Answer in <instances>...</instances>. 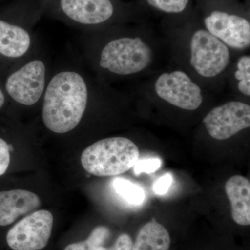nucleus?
Here are the masks:
<instances>
[{"mask_svg": "<svg viewBox=\"0 0 250 250\" xmlns=\"http://www.w3.org/2000/svg\"><path fill=\"white\" fill-rule=\"evenodd\" d=\"M88 102V89L83 77L75 72L57 74L47 85L42 120L46 127L65 134L80 123Z\"/></svg>", "mask_w": 250, "mask_h": 250, "instance_id": "obj_1", "label": "nucleus"}, {"mask_svg": "<svg viewBox=\"0 0 250 250\" xmlns=\"http://www.w3.org/2000/svg\"><path fill=\"white\" fill-rule=\"evenodd\" d=\"M139 149L124 137L102 139L85 148L81 162L87 172L98 177H111L126 172L139 160Z\"/></svg>", "mask_w": 250, "mask_h": 250, "instance_id": "obj_2", "label": "nucleus"}, {"mask_svg": "<svg viewBox=\"0 0 250 250\" xmlns=\"http://www.w3.org/2000/svg\"><path fill=\"white\" fill-rule=\"evenodd\" d=\"M152 60V50L142 39L121 38L104 47L100 65L117 75H129L143 71Z\"/></svg>", "mask_w": 250, "mask_h": 250, "instance_id": "obj_3", "label": "nucleus"}, {"mask_svg": "<svg viewBox=\"0 0 250 250\" xmlns=\"http://www.w3.org/2000/svg\"><path fill=\"white\" fill-rule=\"evenodd\" d=\"M229 62V49L218 38L203 29L193 34L190 42V63L199 75L217 76Z\"/></svg>", "mask_w": 250, "mask_h": 250, "instance_id": "obj_4", "label": "nucleus"}, {"mask_svg": "<svg viewBox=\"0 0 250 250\" xmlns=\"http://www.w3.org/2000/svg\"><path fill=\"white\" fill-rule=\"evenodd\" d=\"M53 226V215L47 210L31 213L18 222L6 235L13 250H41L48 243Z\"/></svg>", "mask_w": 250, "mask_h": 250, "instance_id": "obj_5", "label": "nucleus"}, {"mask_svg": "<svg viewBox=\"0 0 250 250\" xmlns=\"http://www.w3.org/2000/svg\"><path fill=\"white\" fill-rule=\"evenodd\" d=\"M155 90L167 103L188 111L197 109L203 101L201 88L182 71L162 74L156 80Z\"/></svg>", "mask_w": 250, "mask_h": 250, "instance_id": "obj_6", "label": "nucleus"}, {"mask_svg": "<svg viewBox=\"0 0 250 250\" xmlns=\"http://www.w3.org/2000/svg\"><path fill=\"white\" fill-rule=\"evenodd\" d=\"M212 138L226 140L250 126V106L241 102H229L211 110L204 118Z\"/></svg>", "mask_w": 250, "mask_h": 250, "instance_id": "obj_7", "label": "nucleus"}, {"mask_svg": "<svg viewBox=\"0 0 250 250\" xmlns=\"http://www.w3.org/2000/svg\"><path fill=\"white\" fill-rule=\"evenodd\" d=\"M45 85V66L40 60L28 62L8 78L6 89L15 101L31 106L43 93Z\"/></svg>", "mask_w": 250, "mask_h": 250, "instance_id": "obj_8", "label": "nucleus"}, {"mask_svg": "<svg viewBox=\"0 0 250 250\" xmlns=\"http://www.w3.org/2000/svg\"><path fill=\"white\" fill-rule=\"evenodd\" d=\"M207 31L227 46L236 49L250 45V24L245 18L222 11H213L205 20Z\"/></svg>", "mask_w": 250, "mask_h": 250, "instance_id": "obj_9", "label": "nucleus"}, {"mask_svg": "<svg viewBox=\"0 0 250 250\" xmlns=\"http://www.w3.org/2000/svg\"><path fill=\"white\" fill-rule=\"evenodd\" d=\"M61 6L70 19L84 24L105 22L113 13L109 0H61Z\"/></svg>", "mask_w": 250, "mask_h": 250, "instance_id": "obj_10", "label": "nucleus"}, {"mask_svg": "<svg viewBox=\"0 0 250 250\" xmlns=\"http://www.w3.org/2000/svg\"><path fill=\"white\" fill-rule=\"evenodd\" d=\"M41 205L36 194L29 190H7L0 192V226L14 223L21 215L27 214Z\"/></svg>", "mask_w": 250, "mask_h": 250, "instance_id": "obj_11", "label": "nucleus"}, {"mask_svg": "<svg viewBox=\"0 0 250 250\" xmlns=\"http://www.w3.org/2000/svg\"><path fill=\"white\" fill-rule=\"evenodd\" d=\"M225 191L231 206L233 221L241 226L250 225V182L241 175L233 176L225 184Z\"/></svg>", "mask_w": 250, "mask_h": 250, "instance_id": "obj_12", "label": "nucleus"}, {"mask_svg": "<svg viewBox=\"0 0 250 250\" xmlns=\"http://www.w3.org/2000/svg\"><path fill=\"white\" fill-rule=\"evenodd\" d=\"M30 36L18 26L0 21V54L9 57H22L30 47Z\"/></svg>", "mask_w": 250, "mask_h": 250, "instance_id": "obj_13", "label": "nucleus"}, {"mask_svg": "<svg viewBox=\"0 0 250 250\" xmlns=\"http://www.w3.org/2000/svg\"><path fill=\"white\" fill-rule=\"evenodd\" d=\"M170 245L167 229L152 219L140 229L131 250H170Z\"/></svg>", "mask_w": 250, "mask_h": 250, "instance_id": "obj_14", "label": "nucleus"}, {"mask_svg": "<svg viewBox=\"0 0 250 250\" xmlns=\"http://www.w3.org/2000/svg\"><path fill=\"white\" fill-rule=\"evenodd\" d=\"M113 188L118 195L126 202L134 205H141L146 198L142 188L127 179L117 178L113 181Z\"/></svg>", "mask_w": 250, "mask_h": 250, "instance_id": "obj_15", "label": "nucleus"}, {"mask_svg": "<svg viewBox=\"0 0 250 250\" xmlns=\"http://www.w3.org/2000/svg\"><path fill=\"white\" fill-rule=\"evenodd\" d=\"M110 236V231L104 226H99L94 229L86 240L68 245L64 250H97L103 246Z\"/></svg>", "mask_w": 250, "mask_h": 250, "instance_id": "obj_16", "label": "nucleus"}, {"mask_svg": "<svg viewBox=\"0 0 250 250\" xmlns=\"http://www.w3.org/2000/svg\"><path fill=\"white\" fill-rule=\"evenodd\" d=\"M235 77L238 81V90L242 93L250 95V57L243 56L238 60Z\"/></svg>", "mask_w": 250, "mask_h": 250, "instance_id": "obj_17", "label": "nucleus"}, {"mask_svg": "<svg viewBox=\"0 0 250 250\" xmlns=\"http://www.w3.org/2000/svg\"><path fill=\"white\" fill-rule=\"evenodd\" d=\"M153 7L166 13L182 12L187 7L189 0H147Z\"/></svg>", "mask_w": 250, "mask_h": 250, "instance_id": "obj_18", "label": "nucleus"}, {"mask_svg": "<svg viewBox=\"0 0 250 250\" xmlns=\"http://www.w3.org/2000/svg\"><path fill=\"white\" fill-rule=\"evenodd\" d=\"M161 164V161L159 159H148L137 161L134 166V172L137 175L141 173H152L160 167Z\"/></svg>", "mask_w": 250, "mask_h": 250, "instance_id": "obj_19", "label": "nucleus"}, {"mask_svg": "<svg viewBox=\"0 0 250 250\" xmlns=\"http://www.w3.org/2000/svg\"><path fill=\"white\" fill-rule=\"evenodd\" d=\"M133 241L129 234L123 233L120 235L114 244L110 248L103 246H100L97 250H132Z\"/></svg>", "mask_w": 250, "mask_h": 250, "instance_id": "obj_20", "label": "nucleus"}, {"mask_svg": "<svg viewBox=\"0 0 250 250\" xmlns=\"http://www.w3.org/2000/svg\"><path fill=\"white\" fill-rule=\"evenodd\" d=\"M10 159L9 144L0 138V176L3 175L7 170Z\"/></svg>", "mask_w": 250, "mask_h": 250, "instance_id": "obj_21", "label": "nucleus"}, {"mask_svg": "<svg viewBox=\"0 0 250 250\" xmlns=\"http://www.w3.org/2000/svg\"><path fill=\"white\" fill-rule=\"evenodd\" d=\"M172 183V175L169 173L166 174L154 182V185H153V190L156 195H164L168 191Z\"/></svg>", "mask_w": 250, "mask_h": 250, "instance_id": "obj_22", "label": "nucleus"}, {"mask_svg": "<svg viewBox=\"0 0 250 250\" xmlns=\"http://www.w3.org/2000/svg\"><path fill=\"white\" fill-rule=\"evenodd\" d=\"M4 100L5 99L4 94H3L2 91L0 90V108L2 107L3 105H4Z\"/></svg>", "mask_w": 250, "mask_h": 250, "instance_id": "obj_23", "label": "nucleus"}]
</instances>
